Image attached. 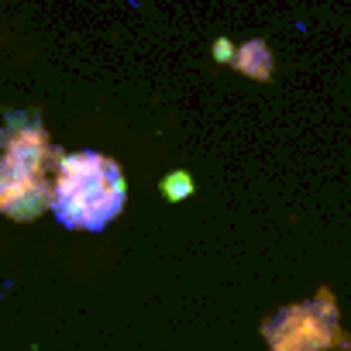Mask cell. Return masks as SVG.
Instances as JSON below:
<instances>
[{"label":"cell","instance_id":"6da1fadb","mask_svg":"<svg viewBox=\"0 0 351 351\" xmlns=\"http://www.w3.org/2000/svg\"><path fill=\"white\" fill-rule=\"evenodd\" d=\"M62 155L49 145V134L35 117H11L0 131V214L32 221L52 204V165Z\"/></svg>","mask_w":351,"mask_h":351},{"label":"cell","instance_id":"7a4b0ae2","mask_svg":"<svg viewBox=\"0 0 351 351\" xmlns=\"http://www.w3.org/2000/svg\"><path fill=\"white\" fill-rule=\"evenodd\" d=\"M124 176L114 158L100 152L62 155L52 190V214L62 228L104 231L124 207Z\"/></svg>","mask_w":351,"mask_h":351},{"label":"cell","instance_id":"3957f363","mask_svg":"<svg viewBox=\"0 0 351 351\" xmlns=\"http://www.w3.org/2000/svg\"><path fill=\"white\" fill-rule=\"evenodd\" d=\"M265 341L272 351H330L351 341L337 330V306L327 289H320L303 306H286L265 320Z\"/></svg>","mask_w":351,"mask_h":351}]
</instances>
